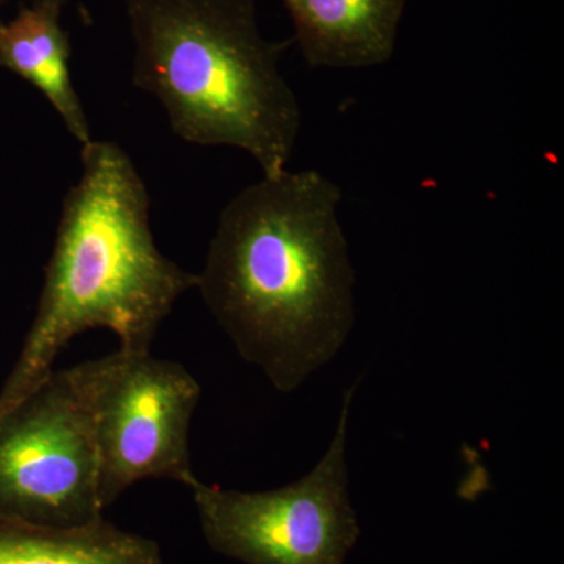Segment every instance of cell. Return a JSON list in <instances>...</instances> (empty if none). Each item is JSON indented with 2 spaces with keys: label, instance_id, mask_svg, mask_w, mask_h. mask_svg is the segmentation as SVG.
<instances>
[{
  "label": "cell",
  "instance_id": "1",
  "mask_svg": "<svg viewBox=\"0 0 564 564\" xmlns=\"http://www.w3.org/2000/svg\"><path fill=\"white\" fill-rule=\"evenodd\" d=\"M343 192L315 170L262 176L226 204L196 291L237 352L295 392L355 326Z\"/></svg>",
  "mask_w": 564,
  "mask_h": 564
},
{
  "label": "cell",
  "instance_id": "2",
  "mask_svg": "<svg viewBox=\"0 0 564 564\" xmlns=\"http://www.w3.org/2000/svg\"><path fill=\"white\" fill-rule=\"evenodd\" d=\"M82 174L63 202L43 289L20 356L0 389V414L54 370L79 334L110 329L118 350L150 352L163 321L198 274L166 258L151 231L150 193L113 141L82 147Z\"/></svg>",
  "mask_w": 564,
  "mask_h": 564
},
{
  "label": "cell",
  "instance_id": "3",
  "mask_svg": "<svg viewBox=\"0 0 564 564\" xmlns=\"http://www.w3.org/2000/svg\"><path fill=\"white\" fill-rule=\"evenodd\" d=\"M132 82L154 95L173 132L199 147L248 152L262 176L288 170L299 99L280 69L292 40L263 39L256 0H122Z\"/></svg>",
  "mask_w": 564,
  "mask_h": 564
},
{
  "label": "cell",
  "instance_id": "4",
  "mask_svg": "<svg viewBox=\"0 0 564 564\" xmlns=\"http://www.w3.org/2000/svg\"><path fill=\"white\" fill-rule=\"evenodd\" d=\"M104 511L87 361L52 370L0 414V518L73 529Z\"/></svg>",
  "mask_w": 564,
  "mask_h": 564
},
{
  "label": "cell",
  "instance_id": "5",
  "mask_svg": "<svg viewBox=\"0 0 564 564\" xmlns=\"http://www.w3.org/2000/svg\"><path fill=\"white\" fill-rule=\"evenodd\" d=\"M356 386L344 393L329 447L310 474L282 488L243 492L192 485L207 544L245 564H345L359 525L348 497L347 437Z\"/></svg>",
  "mask_w": 564,
  "mask_h": 564
},
{
  "label": "cell",
  "instance_id": "6",
  "mask_svg": "<svg viewBox=\"0 0 564 564\" xmlns=\"http://www.w3.org/2000/svg\"><path fill=\"white\" fill-rule=\"evenodd\" d=\"M202 384L180 362L117 350L93 359V408L104 508L143 480L191 488L192 419Z\"/></svg>",
  "mask_w": 564,
  "mask_h": 564
},
{
  "label": "cell",
  "instance_id": "7",
  "mask_svg": "<svg viewBox=\"0 0 564 564\" xmlns=\"http://www.w3.org/2000/svg\"><path fill=\"white\" fill-rule=\"evenodd\" d=\"M281 2L292 20V43L311 68L366 69L392 61L410 0Z\"/></svg>",
  "mask_w": 564,
  "mask_h": 564
},
{
  "label": "cell",
  "instance_id": "8",
  "mask_svg": "<svg viewBox=\"0 0 564 564\" xmlns=\"http://www.w3.org/2000/svg\"><path fill=\"white\" fill-rule=\"evenodd\" d=\"M66 0H32L9 24H0V66L43 93L82 147L90 124L70 79V44L62 28Z\"/></svg>",
  "mask_w": 564,
  "mask_h": 564
},
{
  "label": "cell",
  "instance_id": "9",
  "mask_svg": "<svg viewBox=\"0 0 564 564\" xmlns=\"http://www.w3.org/2000/svg\"><path fill=\"white\" fill-rule=\"evenodd\" d=\"M0 564H165L151 538L106 519L55 529L0 518Z\"/></svg>",
  "mask_w": 564,
  "mask_h": 564
},
{
  "label": "cell",
  "instance_id": "10",
  "mask_svg": "<svg viewBox=\"0 0 564 564\" xmlns=\"http://www.w3.org/2000/svg\"><path fill=\"white\" fill-rule=\"evenodd\" d=\"M0 6H2V0H0ZM0 24H2V20H0Z\"/></svg>",
  "mask_w": 564,
  "mask_h": 564
}]
</instances>
